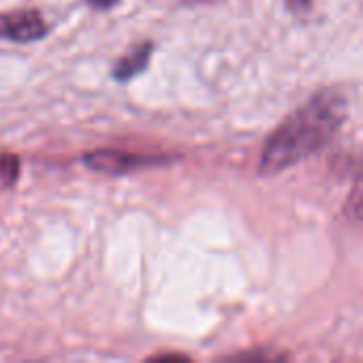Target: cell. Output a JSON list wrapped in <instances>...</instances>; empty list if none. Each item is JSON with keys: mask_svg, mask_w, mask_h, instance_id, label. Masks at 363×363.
<instances>
[{"mask_svg": "<svg viewBox=\"0 0 363 363\" xmlns=\"http://www.w3.org/2000/svg\"><path fill=\"white\" fill-rule=\"evenodd\" d=\"M347 106V98L336 89L319 91L302 104L268 138L259 160V174H279L321 151L345 123Z\"/></svg>", "mask_w": 363, "mask_h": 363, "instance_id": "obj_1", "label": "cell"}, {"mask_svg": "<svg viewBox=\"0 0 363 363\" xmlns=\"http://www.w3.org/2000/svg\"><path fill=\"white\" fill-rule=\"evenodd\" d=\"M172 162V157L164 155H134L128 151H115V149H98L83 157V164L89 170L102 172V174H128L143 168H153Z\"/></svg>", "mask_w": 363, "mask_h": 363, "instance_id": "obj_2", "label": "cell"}, {"mask_svg": "<svg viewBox=\"0 0 363 363\" xmlns=\"http://www.w3.org/2000/svg\"><path fill=\"white\" fill-rule=\"evenodd\" d=\"M47 34V23L38 11L0 13V38L15 43H32Z\"/></svg>", "mask_w": 363, "mask_h": 363, "instance_id": "obj_3", "label": "cell"}, {"mask_svg": "<svg viewBox=\"0 0 363 363\" xmlns=\"http://www.w3.org/2000/svg\"><path fill=\"white\" fill-rule=\"evenodd\" d=\"M151 51H153V45L151 43H143L138 47H134L130 53H125L113 68V77L117 81H130L134 79L138 72H143L149 64V57H151Z\"/></svg>", "mask_w": 363, "mask_h": 363, "instance_id": "obj_4", "label": "cell"}, {"mask_svg": "<svg viewBox=\"0 0 363 363\" xmlns=\"http://www.w3.org/2000/svg\"><path fill=\"white\" fill-rule=\"evenodd\" d=\"M19 179V157L0 153V187H11Z\"/></svg>", "mask_w": 363, "mask_h": 363, "instance_id": "obj_5", "label": "cell"}, {"mask_svg": "<svg viewBox=\"0 0 363 363\" xmlns=\"http://www.w3.org/2000/svg\"><path fill=\"white\" fill-rule=\"evenodd\" d=\"M311 2H313V0H287V6H289L291 11L300 13V11H306V9L311 6Z\"/></svg>", "mask_w": 363, "mask_h": 363, "instance_id": "obj_6", "label": "cell"}, {"mask_svg": "<svg viewBox=\"0 0 363 363\" xmlns=\"http://www.w3.org/2000/svg\"><path fill=\"white\" fill-rule=\"evenodd\" d=\"M94 9H111V6H115L119 0H87Z\"/></svg>", "mask_w": 363, "mask_h": 363, "instance_id": "obj_7", "label": "cell"}, {"mask_svg": "<svg viewBox=\"0 0 363 363\" xmlns=\"http://www.w3.org/2000/svg\"><path fill=\"white\" fill-rule=\"evenodd\" d=\"M189 2H217V0H189Z\"/></svg>", "mask_w": 363, "mask_h": 363, "instance_id": "obj_8", "label": "cell"}]
</instances>
